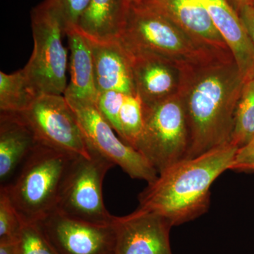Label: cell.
<instances>
[{"label": "cell", "mask_w": 254, "mask_h": 254, "mask_svg": "<svg viewBox=\"0 0 254 254\" xmlns=\"http://www.w3.org/2000/svg\"><path fill=\"white\" fill-rule=\"evenodd\" d=\"M245 82L234 58L182 71L178 95L190 130L186 159L230 143L235 112Z\"/></svg>", "instance_id": "6da1fadb"}, {"label": "cell", "mask_w": 254, "mask_h": 254, "mask_svg": "<svg viewBox=\"0 0 254 254\" xmlns=\"http://www.w3.org/2000/svg\"><path fill=\"white\" fill-rule=\"evenodd\" d=\"M238 148L222 145L195 158L184 159L159 174L138 195V208L163 217L177 226L206 213L210 187L231 169Z\"/></svg>", "instance_id": "7a4b0ae2"}, {"label": "cell", "mask_w": 254, "mask_h": 254, "mask_svg": "<svg viewBox=\"0 0 254 254\" xmlns=\"http://www.w3.org/2000/svg\"><path fill=\"white\" fill-rule=\"evenodd\" d=\"M118 41L128 56L153 57L182 71L233 58L231 53L192 36L168 15L143 1L127 4Z\"/></svg>", "instance_id": "3957f363"}, {"label": "cell", "mask_w": 254, "mask_h": 254, "mask_svg": "<svg viewBox=\"0 0 254 254\" xmlns=\"http://www.w3.org/2000/svg\"><path fill=\"white\" fill-rule=\"evenodd\" d=\"M73 158L38 143L12 180L1 187L21 221L36 224L56 210L62 183Z\"/></svg>", "instance_id": "277c9868"}, {"label": "cell", "mask_w": 254, "mask_h": 254, "mask_svg": "<svg viewBox=\"0 0 254 254\" xmlns=\"http://www.w3.org/2000/svg\"><path fill=\"white\" fill-rule=\"evenodd\" d=\"M143 130L135 149L159 175L187 158L190 137L186 112L178 94L143 105Z\"/></svg>", "instance_id": "5b68a950"}, {"label": "cell", "mask_w": 254, "mask_h": 254, "mask_svg": "<svg viewBox=\"0 0 254 254\" xmlns=\"http://www.w3.org/2000/svg\"><path fill=\"white\" fill-rule=\"evenodd\" d=\"M31 18L34 48L24 69L41 96L63 95L68 62L63 23L45 1L32 9Z\"/></svg>", "instance_id": "8992f818"}, {"label": "cell", "mask_w": 254, "mask_h": 254, "mask_svg": "<svg viewBox=\"0 0 254 254\" xmlns=\"http://www.w3.org/2000/svg\"><path fill=\"white\" fill-rule=\"evenodd\" d=\"M91 156L75 157L60 188L56 210L77 220L98 225L110 224L114 215L105 207L103 180L114 165L91 151Z\"/></svg>", "instance_id": "52a82bcc"}, {"label": "cell", "mask_w": 254, "mask_h": 254, "mask_svg": "<svg viewBox=\"0 0 254 254\" xmlns=\"http://www.w3.org/2000/svg\"><path fill=\"white\" fill-rule=\"evenodd\" d=\"M19 113L38 143L72 156H91L77 118L64 96L42 95Z\"/></svg>", "instance_id": "ba28073f"}, {"label": "cell", "mask_w": 254, "mask_h": 254, "mask_svg": "<svg viewBox=\"0 0 254 254\" xmlns=\"http://www.w3.org/2000/svg\"><path fill=\"white\" fill-rule=\"evenodd\" d=\"M72 108L89 148L118 165L131 178L154 181L158 173L146 159L118 136L100 113L96 105L68 102Z\"/></svg>", "instance_id": "9c48e42d"}, {"label": "cell", "mask_w": 254, "mask_h": 254, "mask_svg": "<svg viewBox=\"0 0 254 254\" xmlns=\"http://www.w3.org/2000/svg\"><path fill=\"white\" fill-rule=\"evenodd\" d=\"M36 225L58 254H115L116 232L113 222L91 223L55 210Z\"/></svg>", "instance_id": "30bf717a"}, {"label": "cell", "mask_w": 254, "mask_h": 254, "mask_svg": "<svg viewBox=\"0 0 254 254\" xmlns=\"http://www.w3.org/2000/svg\"><path fill=\"white\" fill-rule=\"evenodd\" d=\"M116 232L115 254H173L171 225L157 214L137 208L133 213L113 217Z\"/></svg>", "instance_id": "8fae6325"}, {"label": "cell", "mask_w": 254, "mask_h": 254, "mask_svg": "<svg viewBox=\"0 0 254 254\" xmlns=\"http://www.w3.org/2000/svg\"><path fill=\"white\" fill-rule=\"evenodd\" d=\"M208 11L246 81L254 78V46L238 12L227 0H198Z\"/></svg>", "instance_id": "7c38bea8"}, {"label": "cell", "mask_w": 254, "mask_h": 254, "mask_svg": "<svg viewBox=\"0 0 254 254\" xmlns=\"http://www.w3.org/2000/svg\"><path fill=\"white\" fill-rule=\"evenodd\" d=\"M88 40L94 62L98 94L115 91L126 95H138L131 60L118 40L108 42Z\"/></svg>", "instance_id": "4fadbf2b"}, {"label": "cell", "mask_w": 254, "mask_h": 254, "mask_svg": "<svg viewBox=\"0 0 254 254\" xmlns=\"http://www.w3.org/2000/svg\"><path fill=\"white\" fill-rule=\"evenodd\" d=\"M128 57L142 104H153L178 94L182 73L180 68L153 57Z\"/></svg>", "instance_id": "5bb4252c"}, {"label": "cell", "mask_w": 254, "mask_h": 254, "mask_svg": "<svg viewBox=\"0 0 254 254\" xmlns=\"http://www.w3.org/2000/svg\"><path fill=\"white\" fill-rule=\"evenodd\" d=\"M34 133L19 113L0 114V183L6 186L38 145Z\"/></svg>", "instance_id": "9a60e30c"}, {"label": "cell", "mask_w": 254, "mask_h": 254, "mask_svg": "<svg viewBox=\"0 0 254 254\" xmlns=\"http://www.w3.org/2000/svg\"><path fill=\"white\" fill-rule=\"evenodd\" d=\"M170 16L187 33L210 46L231 53L204 6L198 0H141ZM138 2V1H137Z\"/></svg>", "instance_id": "2e32d148"}, {"label": "cell", "mask_w": 254, "mask_h": 254, "mask_svg": "<svg viewBox=\"0 0 254 254\" xmlns=\"http://www.w3.org/2000/svg\"><path fill=\"white\" fill-rule=\"evenodd\" d=\"M71 50V80L64 96L68 102L96 104L94 62L89 41L78 28L66 32Z\"/></svg>", "instance_id": "e0dca14e"}, {"label": "cell", "mask_w": 254, "mask_h": 254, "mask_svg": "<svg viewBox=\"0 0 254 254\" xmlns=\"http://www.w3.org/2000/svg\"><path fill=\"white\" fill-rule=\"evenodd\" d=\"M127 4V0H90L78 29L93 41H116L123 27Z\"/></svg>", "instance_id": "ac0fdd59"}, {"label": "cell", "mask_w": 254, "mask_h": 254, "mask_svg": "<svg viewBox=\"0 0 254 254\" xmlns=\"http://www.w3.org/2000/svg\"><path fill=\"white\" fill-rule=\"evenodd\" d=\"M41 95L24 68L6 74L0 72V110L21 113L28 110Z\"/></svg>", "instance_id": "d6986e66"}, {"label": "cell", "mask_w": 254, "mask_h": 254, "mask_svg": "<svg viewBox=\"0 0 254 254\" xmlns=\"http://www.w3.org/2000/svg\"><path fill=\"white\" fill-rule=\"evenodd\" d=\"M254 138V78L245 82L237 104L230 143L238 149Z\"/></svg>", "instance_id": "ffe728a7"}, {"label": "cell", "mask_w": 254, "mask_h": 254, "mask_svg": "<svg viewBox=\"0 0 254 254\" xmlns=\"http://www.w3.org/2000/svg\"><path fill=\"white\" fill-rule=\"evenodd\" d=\"M143 127V110L138 95H125L120 114L118 135L135 148Z\"/></svg>", "instance_id": "44dd1931"}, {"label": "cell", "mask_w": 254, "mask_h": 254, "mask_svg": "<svg viewBox=\"0 0 254 254\" xmlns=\"http://www.w3.org/2000/svg\"><path fill=\"white\" fill-rule=\"evenodd\" d=\"M16 254H58L36 224L24 223L16 241Z\"/></svg>", "instance_id": "7402d4cb"}, {"label": "cell", "mask_w": 254, "mask_h": 254, "mask_svg": "<svg viewBox=\"0 0 254 254\" xmlns=\"http://www.w3.org/2000/svg\"><path fill=\"white\" fill-rule=\"evenodd\" d=\"M23 222L4 189H0V242H16Z\"/></svg>", "instance_id": "603a6c76"}, {"label": "cell", "mask_w": 254, "mask_h": 254, "mask_svg": "<svg viewBox=\"0 0 254 254\" xmlns=\"http://www.w3.org/2000/svg\"><path fill=\"white\" fill-rule=\"evenodd\" d=\"M61 20L64 31L66 32L78 27L82 15L85 12L90 0H44Z\"/></svg>", "instance_id": "cb8c5ba5"}, {"label": "cell", "mask_w": 254, "mask_h": 254, "mask_svg": "<svg viewBox=\"0 0 254 254\" xmlns=\"http://www.w3.org/2000/svg\"><path fill=\"white\" fill-rule=\"evenodd\" d=\"M125 95L115 91L104 92L98 94L95 104L103 118L111 125L117 133L119 131V114Z\"/></svg>", "instance_id": "d4e9b609"}, {"label": "cell", "mask_w": 254, "mask_h": 254, "mask_svg": "<svg viewBox=\"0 0 254 254\" xmlns=\"http://www.w3.org/2000/svg\"><path fill=\"white\" fill-rule=\"evenodd\" d=\"M230 170L245 173H254V138L250 143L237 150Z\"/></svg>", "instance_id": "484cf974"}, {"label": "cell", "mask_w": 254, "mask_h": 254, "mask_svg": "<svg viewBox=\"0 0 254 254\" xmlns=\"http://www.w3.org/2000/svg\"><path fill=\"white\" fill-rule=\"evenodd\" d=\"M237 12L254 46V8L252 5H245L242 6Z\"/></svg>", "instance_id": "4316f807"}, {"label": "cell", "mask_w": 254, "mask_h": 254, "mask_svg": "<svg viewBox=\"0 0 254 254\" xmlns=\"http://www.w3.org/2000/svg\"><path fill=\"white\" fill-rule=\"evenodd\" d=\"M0 254H16V242H0Z\"/></svg>", "instance_id": "83f0119b"}, {"label": "cell", "mask_w": 254, "mask_h": 254, "mask_svg": "<svg viewBox=\"0 0 254 254\" xmlns=\"http://www.w3.org/2000/svg\"><path fill=\"white\" fill-rule=\"evenodd\" d=\"M253 0H228V2L230 3L231 6H233L234 9L238 11L242 6H245V5H252Z\"/></svg>", "instance_id": "f1b7e54d"}, {"label": "cell", "mask_w": 254, "mask_h": 254, "mask_svg": "<svg viewBox=\"0 0 254 254\" xmlns=\"http://www.w3.org/2000/svg\"><path fill=\"white\" fill-rule=\"evenodd\" d=\"M141 0H127V2H137V1H140Z\"/></svg>", "instance_id": "f546056e"}, {"label": "cell", "mask_w": 254, "mask_h": 254, "mask_svg": "<svg viewBox=\"0 0 254 254\" xmlns=\"http://www.w3.org/2000/svg\"><path fill=\"white\" fill-rule=\"evenodd\" d=\"M252 6H253V7L254 8V0H253V1H252Z\"/></svg>", "instance_id": "4dcf8cb0"}, {"label": "cell", "mask_w": 254, "mask_h": 254, "mask_svg": "<svg viewBox=\"0 0 254 254\" xmlns=\"http://www.w3.org/2000/svg\"><path fill=\"white\" fill-rule=\"evenodd\" d=\"M227 1H228V0H227Z\"/></svg>", "instance_id": "1f68e13d"}]
</instances>
